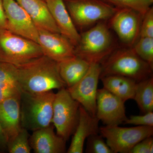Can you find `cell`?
<instances>
[{
  "instance_id": "cell-1",
  "label": "cell",
  "mask_w": 153,
  "mask_h": 153,
  "mask_svg": "<svg viewBox=\"0 0 153 153\" xmlns=\"http://www.w3.org/2000/svg\"><path fill=\"white\" fill-rule=\"evenodd\" d=\"M17 82L21 91L40 93L66 87L57 62L43 55L17 66Z\"/></svg>"
},
{
  "instance_id": "cell-2",
  "label": "cell",
  "mask_w": 153,
  "mask_h": 153,
  "mask_svg": "<svg viewBox=\"0 0 153 153\" xmlns=\"http://www.w3.org/2000/svg\"><path fill=\"white\" fill-rule=\"evenodd\" d=\"M108 21L98 22L80 33L75 55L88 63H101L116 49V42Z\"/></svg>"
},
{
  "instance_id": "cell-3",
  "label": "cell",
  "mask_w": 153,
  "mask_h": 153,
  "mask_svg": "<svg viewBox=\"0 0 153 153\" xmlns=\"http://www.w3.org/2000/svg\"><path fill=\"white\" fill-rule=\"evenodd\" d=\"M100 64V78L108 75H120L138 82L151 77L152 73L153 67L141 59L131 47L115 49Z\"/></svg>"
},
{
  "instance_id": "cell-4",
  "label": "cell",
  "mask_w": 153,
  "mask_h": 153,
  "mask_svg": "<svg viewBox=\"0 0 153 153\" xmlns=\"http://www.w3.org/2000/svg\"><path fill=\"white\" fill-rule=\"evenodd\" d=\"M55 95L53 91L40 93H30L21 91L22 127L34 131L51 125Z\"/></svg>"
},
{
  "instance_id": "cell-5",
  "label": "cell",
  "mask_w": 153,
  "mask_h": 153,
  "mask_svg": "<svg viewBox=\"0 0 153 153\" xmlns=\"http://www.w3.org/2000/svg\"><path fill=\"white\" fill-rule=\"evenodd\" d=\"M77 30L81 32L98 22L108 21L117 8L102 0H63Z\"/></svg>"
},
{
  "instance_id": "cell-6",
  "label": "cell",
  "mask_w": 153,
  "mask_h": 153,
  "mask_svg": "<svg viewBox=\"0 0 153 153\" xmlns=\"http://www.w3.org/2000/svg\"><path fill=\"white\" fill-rule=\"evenodd\" d=\"M42 55L38 43L7 30L0 33V62L18 66Z\"/></svg>"
},
{
  "instance_id": "cell-7",
  "label": "cell",
  "mask_w": 153,
  "mask_h": 153,
  "mask_svg": "<svg viewBox=\"0 0 153 153\" xmlns=\"http://www.w3.org/2000/svg\"><path fill=\"white\" fill-rule=\"evenodd\" d=\"M80 104L72 98L66 88L55 93L52 123L56 134L66 141L73 134L79 119Z\"/></svg>"
},
{
  "instance_id": "cell-8",
  "label": "cell",
  "mask_w": 153,
  "mask_h": 153,
  "mask_svg": "<svg viewBox=\"0 0 153 153\" xmlns=\"http://www.w3.org/2000/svg\"><path fill=\"white\" fill-rule=\"evenodd\" d=\"M99 131L113 153H130L137 144L153 135V127L105 126L100 127Z\"/></svg>"
},
{
  "instance_id": "cell-9",
  "label": "cell",
  "mask_w": 153,
  "mask_h": 153,
  "mask_svg": "<svg viewBox=\"0 0 153 153\" xmlns=\"http://www.w3.org/2000/svg\"><path fill=\"white\" fill-rule=\"evenodd\" d=\"M100 74V63H91L82 78L73 86L66 88L72 98L94 116L96 113L97 86Z\"/></svg>"
},
{
  "instance_id": "cell-10",
  "label": "cell",
  "mask_w": 153,
  "mask_h": 153,
  "mask_svg": "<svg viewBox=\"0 0 153 153\" xmlns=\"http://www.w3.org/2000/svg\"><path fill=\"white\" fill-rule=\"evenodd\" d=\"M143 16L132 9L117 8L108 24L123 44L126 47H131L140 38Z\"/></svg>"
},
{
  "instance_id": "cell-11",
  "label": "cell",
  "mask_w": 153,
  "mask_h": 153,
  "mask_svg": "<svg viewBox=\"0 0 153 153\" xmlns=\"http://www.w3.org/2000/svg\"><path fill=\"white\" fill-rule=\"evenodd\" d=\"M7 30L38 44V30L27 13L16 0H3Z\"/></svg>"
},
{
  "instance_id": "cell-12",
  "label": "cell",
  "mask_w": 153,
  "mask_h": 153,
  "mask_svg": "<svg viewBox=\"0 0 153 153\" xmlns=\"http://www.w3.org/2000/svg\"><path fill=\"white\" fill-rule=\"evenodd\" d=\"M125 102L104 88L98 89L96 116L105 126L124 123L127 118Z\"/></svg>"
},
{
  "instance_id": "cell-13",
  "label": "cell",
  "mask_w": 153,
  "mask_h": 153,
  "mask_svg": "<svg viewBox=\"0 0 153 153\" xmlns=\"http://www.w3.org/2000/svg\"><path fill=\"white\" fill-rule=\"evenodd\" d=\"M38 30V44L43 55L57 63L75 56V47L62 34Z\"/></svg>"
},
{
  "instance_id": "cell-14",
  "label": "cell",
  "mask_w": 153,
  "mask_h": 153,
  "mask_svg": "<svg viewBox=\"0 0 153 153\" xmlns=\"http://www.w3.org/2000/svg\"><path fill=\"white\" fill-rule=\"evenodd\" d=\"M99 120L79 105V119L67 152L82 153L85 140L99 132Z\"/></svg>"
},
{
  "instance_id": "cell-15",
  "label": "cell",
  "mask_w": 153,
  "mask_h": 153,
  "mask_svg": "<svg viewBox=\"0 0 153 153\" xmlns=\"http://www.w3.org/2000/svg\"><path fill=\"white\" fill-rule=\"evenodd\" d=\"M30 137V146L36 153H63L66 142L55 133L51 125L33 131Z\"/></svg>"
},
{
  "instance_id": "cell-16",
  "label": "cell",
  "mask_w": 153,
  "mask_h": 153,
  "mask_svg": "<svg viewBox=\"0 0 153 153\" xmlns=\"http://www.w3.org/2000/svg\"><path fill=\"white\" fill-rule=\"evenodd\" d=\"M52 18L60 34L68 38L74 47L80 39V33L75 27L63 0H46Z\"/></svg>"
},
{
  "instance_id": "cell-17",
  "label": "cell",
  "mask_w": 153,
  "mask_h": 153,
  "mask_svg": "<svg viewBox=\"0 0 153 153\" xmlns=\"http://www.w3.org/2000/svg\"><path fill=\"white\" fill-rule=\"evenodd\" d=\"M27 13L38 30L60 33L54 22L46 1L16 0Z\"/></svg>"
},
{
  "instance_id": "cell-18",
  "label": "cell",
  "mask_w": 153,
  "mask_h": 153,
  "mask_svg": "<svg viewBox=\"0 0 153 153\" xmlns=\"http://www.w3.org/2000/svg\"><path fill=\"white\" fill-rule=\"evenodd\" d=\"M20 96L21 93L0 102V124L8 140L22 128Z\"/></svg>"
},
{
  "instance_id": "cell-19",
  "label": "cell",
  "mask_w": 153,
  "mask_h": 153,
  "mask_svg": "<svg viewBox=\"0 0 153 153\" xmlns=\"http://www.w3.org/2000/svg\"><path fill=\"white\" fill-rule=\"evenodd\" d=\"M58 71L66 88L74 85L87 72L90 63L77 56L57 63Z\"/></svg>"
},
{
  "instance_id": "cell-20",
  "label": "cell",
  "mask_w": 153,
  "mask_h": 153,
  "mask_svg": "<svg viewBox=\"0 0 153 153\" xmlns=\"http://www.w3.org/2000/svg\"><path fill=\"white\" fill-rule=\"evenodd\" d=\"M103 87L125 102L133 99L137 82L126 76L108 75L100 78Z\"/></svg>"
},
{
  "instance_id": "cell-21",
  "label": "cell",
  "mask_w": 153,
  "mask_h": 153,
  "mask_svg": "<svg viewBox=\"0 0 153 153\" xmlns=\"http://www.w3.org/2000/svg\"><path fill=\"white\" fill-rule=\"evenodd\" d=\"M133 99L144 114L153 111L152 76L137 82Z\"/></svg>"
},
{
  "instance_id": "cell-22",
  "label": "cell",
  "mask_w": 153,
  "mask_h": 153,
  "mask_svg": "<svg viewBox=\"0 0 153 153\" xmlns=\"http://www.w3.org/2000/svg\"><path fill=\"white\" fill-rule=\"evenodd\" d=\"M28 131L22 128L15 136L10 138L7 149L10 153H30L31 149Z\"/></svg>"
},
{
  "instance_id": "cell-23",
  "label": "cell",
  "mask_w": 153,
  "mask_h": 153,
  "mask_svg": "<svg viewBox=\"0 0 153 153\" xmlns=\"http://www.w3.org/2000/svg\"><path fill=\"white\" fill-rule=\"evenodd\" d=\"M134 52L153 67V38L140 37L131 47Z\"/></svg>"
},
{
  "instance_id": "cell-24",
  "label": "cell",
  "mask_w": 153,
  "mask_h": 153,
  "mask_svg": "<svg viewBox=\"0 0 153 153\" xmlns=\"http://www.w3.org/2000/svg\"><path fill=\"white\" fill-rule=\"evenodd\" d=\"M116 8L133 9L143 16L153 4V0H102Z\"/></svg>"
},
{
  "instance_id": "cell-25",
  "label": "cell",
  "mask_w": 153,
  "mask_h": 153,
  "mask_svg": "<svg viewBox=\"0 0 153 153\" xmlns=\"http://www.w3.org/2000/svg\"><path fill=\"white\" fill-rule=\"evenodd\" d=\"M102 136L98 134L93 135L88 138L86 152L89 153H113Z\"/></svg>"
},
{
  "instance_id": "cell-26",
  "label": "cell",
  "mask_w": 153,
  "mask_h": 153,
  "mask_svg": "<svg viewBox=\"0 0 153 153\" xmlns=\"http://www.w3.org/2000/svg\"><path fill=\"white\" fill-rule=\"evenodd\" d=\"M140 37L153 38V8L151 7L143 15L140 29Z\"/></svg>"
},
{
  "instance_id": "cell-27",
  "label": "cell",
  "mask_w": 153,
  "mask_h": 153,
  "mask_svg": "<svg viewBox=\"0 0 153 153\" xmlns=\"http://www.w3.org/2000/svg\"><path fill=\"white\" fill-rule=\"evenodd\" d=\"M17 66L10 63L0 62V82H17Z\"/></svg>"
},
{
  "instance_id": "cell-28",
  "label": "cell",
  "mask_w": 153,
  "mask_h": 153,
  "mask_svg": "<svg viewBox=\"0 0 153 153\" xmlns=\"http://www.w3.org/2000/svg\"><path fill=\"white\" fill-rule=\"evenodd\" d=\"M21 92V89L16 82H0V102Z\"/></svg>"
},
{
  "instance_id": "cell-29",
  "label": "cell",
  "mask_w": 153,
  "mask_h": 153,
  "mask_svg": "<svg viewBox=\"0 0 153 153\" xmlns=\"http://www.w3.org/2000/svg\"><path fill=\"white\" fill-rule=\"evenodd\" d=\"M124 123L136 126L153 127V111L145 113L141 115L131 116L127 117Z\"/></svg>"
},
{
  "instance_id": "cell-30",
  "label": "cell",
  "mask_w": 153,
  "mask_h": 153,
  "mask_svg": "<svg viewBox=\"0 0 153 153\" xmlns=\"http://www.w3.org/2000/svg\"><path fill=\"white\" fill-rule=\"evenodd\" d=\"M153 153V138L150 136L146 138L137 144L130 153Z\"/></svg>"
},
{
  "instance_id": "cell-31",
  "label": "cell",
  "mask_w": 153,
  "mask_h": 153,
  "mask_svg": "<svg viewBox=\"0 0 153 153\" xmlns=\"http://www.w3.org/2000/svg\"><path fill=\"white\" fill-rule=\"evenodd\" d=\"M7 30V22L3 6V0H0V33Z\"/></svg>"
},
{
  "instance_id": "cell-32",
  "label": "cell",
  "mask_w": 153,
  "mask_h": 153,
  "mask_svg": "<svg viewBox=\"0 0 153 153\" xmlns=\"http://www.w3.org/2000/svg\"><path fill=\"white\" fill-rule=\"evenodd\" d=\"M8 140V138L0 124V150H4L7 149Z\"/></svg>"
},
{
  "instance_id": "cell-33",
  "label": "cell",
  "mask_w": 153,
  "mask_h": 153,
  "mask_svg": "<svg viewBox=\"0 0 153 153\" xmlns=\"http://www.w3.org/2000/svg\"><path fill=\"white\" fill-rule=\"evenodd\" d=\"M43 1H46V0H43Z\"/></svg>"
}]
</instances>
